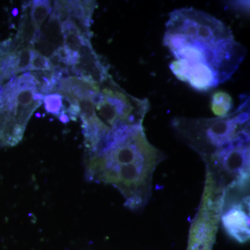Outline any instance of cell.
I'll use <instances>...</instances> for the list:
<instances>
[{
    "mask_svg": "<svg viewBox=\"0 0 250 250\" xmlns=\"http://www.w3.org/2000/svg\"><path fill=\"white\" fill-rule=\"evenodd\" d=\"M164 43L173 57L170 68L174 76L199 91L229 80L247 55L223 21L192 7L169 14Z\"/></svg>",
    "mask_w": 250,
    "mask_h": 250,
    "instance_id": "6da1fadb",
    "label": "cell"
},
{
    "mask_svg": "<svg viewBox=\"0 0 250 250\" xmlns=\"http://www.w3.org/2000/svg\"><path fill=\"white\" fill-rule=\"evenodd\" d=\"M165 154L148 141L143 126L97 153L90 182L111 184L125 197V207L144 208L152 195L153 174Z\"/></svg>",
    "mask_w": 250,
    "mask_h": 250,
    "instance_id": "7a4b0ae2",
    "label": "cell"
},
{
    "mask_svg": "<svg viewBox=\"0 0 250 250\" xmlns=\"http://www.w3.org/2000/svg\"><path fill=\"white\" fill-rule=\"evenodd\" d=\"M250 97L242 95L236 109L211 118L176 117L171 125L177 136L202 160L250 140Z\"/></svg>",
    "mask_w": 250,
    "mask_h": 250,
    "instance_id": "3957f363",
    "label": "cell"
},
{
    "mask_svg": "<svg viewBox=\"0 0 250 250\" xmlns=\"http://www.w3.org/2000/svg\"><path fill=\"white\" fill-rule=\"evenodd\" d=\"M225 190L206 176L201 203L190 227L187 250H211L220 222Z\"/></svg>",
    "mask_w": 250,
    "mask_h": 250,
    "instance_id": "277c9868",
    "label": "cell"
},
{
    "mask_svg": "<svg viewBox=\"0 0 250 250\" xmlns=\"http://www.w3.org/2000/svg\"><path fill=\"white\" fill-rule=\"evenodd\" d=\"M220 220L227 233L240 243L250 239V187H232L224 193Z\"/></svg>",
    "mask_w": 250,
    "mask_h": 250,
    "instance_id": "5b68a950",
    "label": "cell"
},
{
    "mask_svg": "<svg viewBox=\"0 0 250 250\" xmlns=\"http://www.w3.org/2000/svg\"><path fill=\"white\" fill-rule=\"evenodd\" d=\"M31 4V1H28V3H24V6H22V14L20 21L17 35L14 40L17 50L25 46L31 45L34 47V43L39 38L31 21L29 9Z\"/></svg>",
    "mask_w": 250,
    "mask_h": 250,
    "instance_id": "8992f818",
    "label": "cell"
},
{
    "mask_svg": "<svg viewBox=\"0 0 250 250\" xmlns=\"http://www.w3.org/2000/svg\"><path fill=\"white\" fill-rule=\"evenodd\" d=\"M30 14L31 21L36 31V34L40 36L41 29L42 24L51 14L52 11V4L50 1L45 0H36L31 1Z\"/></svg>",
    "mask_w": 250,
    "mask_h": 250,
    "instance_id": "52a82bcc",
    "label": "cell"
},
{
    "mask_svg": "<svg viewBox=\"0 0 250 250\" xmlns=\"http://www.w3.org/2000/svg\"><path fill=\"white\" fill-rule=\"evenodd\" d=\"M231 98L225 93L215 94L212 99V110L218 116H223L231 112Z\"/></svg>",
    "mask_w": 250,
    "mask_h": 250,
    "instance_id": "ba28073f",
    "label": "cell"
},
{
    "mask_svg": "<svg viewBox=\"0 0 250 250\" xmlns=\"http://www.w3.org/2000/svg\"><path fill=\"white\" fill-rule=\"evenodd\" d=\"M45 104V110L54 116H61L65 114L63 109V104H62V97L59 94H49L45 95L43 99Z\"/></svg>",
    "mask_w": 250,
    "mask_h": 250,
    "instance_id": "9c48e42d",
    "label": "cell"
},
{
    "mask_svg": "<svg viewBox=\"0 0 250 250\" xmlns=\"http://www.w3.org/2000/svg\"><path fill=\"white\" fill-rule=\"evenodd\" d=\"M33 49L34 47L31 45L25 46L18 49L17 62H16V74L29 70Z\"/></svg>",
    "mask_w": 250,
    "mask_h": 250,
    "instance_id": "30bf717a",
    "label": "cell"
},
{
    "mask_svg": "<svg viewBox=\"0 0 250 250\" xmlns=\"http://www.w3.org/2000/svg\"><path fill=\"white\" fill-rule=\"evenodd\" d=\"M31 71H53L50 62L47 57L33 49L30 66Z\"/></svg>",
    "mask_w": 250,
    "mask_h": 250,
    "instance_id": "8fae6325",
    "label": "cell"
}]
</instances>
